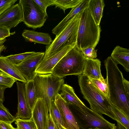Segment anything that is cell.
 Returning a JSON list of instances; mask_svg holds the SVG:
<instances>
[{
  "instance_id": "277c9868",
  "label": "cell",
  "mask_w": 129,
  "mask_h": 129,
  "mask_svg": "<svg viewBox=\"0 0 129 129\" xmlns=\"http://www.w3.org/2000/svg\"><path fill=\"white\" fill-rule=\"evenodd\" d=\"M81 11L76 15L66 26L56 36L50 45L46 46L42 61L51 57L68 45L76 46Z\"/></svg>"
},
{
  "instance_id": "3957f363",
  "label": "cell",
  "mask_w": 129,
  "mask_h": 129,
  "mask_svg": "<svg viewBox=\"0 0 129 129\" xmlns=\"http://www.w3.org/2000/svg\"><path fill=\"white\" fill-rule=\"evenodd\" d=\"M101 31L100 25L96 24L87 7L81 13L76 46L81 50L90 47L95 48Z\"/></svg>"
},
{
  "instance_id": "9a60e30c",
  "label": "cell",
  "mask_w": 129,
  "mask_h": 129,
  "mask_svg": "<svg viewBox=\"0 0 129 129\" xmlns=\"http://www.w3.org/2000/svg\"><path fill=\"white\" fill-rule=\"evenodd\" d=\"M89 0H82L78 5L72 8L70 13L52 30L56 36L58 35L77 14L87 6Z\"/></svg>"
},
{
  "instance_id": "1f68e13d",
  "label": "cell",
  "mask_w": 129,
  "mask_h": 129,
  "mask_svg": "<svg viewBox=\"0 0 129 129\" xmlns=\"http://www.w3.org/2000/svg\"><path fill=\"white\" fill-rule=\"evenodd\" d=\"M17 0H0V15L13 5Z\"/></svg>"
},
{
  "instance_id": "74e56055",
  "label": "cell",
  "mask_w": 129,
  "mask_h": 129,
  "mask_svg": "<svg viewBox=\"0 0 129 129\" xmlns=\"http://www.w3.org/2000/svg\"><path fill=\"white\" fill-rule=\"evenodd\" d=\"M6 49V47L3 44L0 46V53Z\"/></svg>"
},
{
  "instance_id": "ba28073f",
  "label": "cell",
  "mask_w": 129,
  "mask_h": 129,
  "mask_svg": "<svg viewBox=\"0 0 129 129\" xmlns=\"http://www.w3.org/2000/svg\"><path fill=\"white\" fill-rule=\"evenodd\" d=\"M23 13L22 22L28 27L34 29L44 25L47 14L34 0H20Z\"/></svg>"
},
{
  "instance_id": "e0dca14e",
  "label": "cell",
  "mask_w": 129,
  "mask_h": 129,
  "mask_svg": "<svg viewBox=\"0 0 129 129\" xmlns=\"http://www.w3.org/2000/svg\"><path fill=\"white\" fill-rule=\"evenodd\" d=\"M60 91V95L69 105H75L81 109L86 107L76 95L71 86L64 83L62 85Z\"/></svg>"
},
{
  "instance_id": "7a4b0ae2",
  "label": "cell",
  "mask_w": 129,
  "mask_h": 129,
  "mask_svg": "<svg viewBox=\"0 0 129 129\" xmlns=\"http://www.w3.org/2000/svg\"><path fill=\"white\" fill-rule=\"evenodd\" d=\"M78 82L81 92L89 103L90 109L100 115L105 114L116 121L108 98L93 86L90 79L82 74L78 75Z\"/></svg>"
},
{
  "instance_id": "4316f807",
  "label": "cell",
  "mask_w": 129,
  "mask_h": 129,
  "mask_svg": "<svg viewBox=\"0 0 129 129\" xmlns=\"http://www.w3.org/2000/svg\"><path fill=\"white\" fill-rule=\"evenodd\" d=\"M90 80L93 86L108 99V90L106 79L103 78L99 79Z\"/></svg>"
},
{
  "instance_id": "d6986e66",
  "label": "cell",
  "mask_w": 129,
  "mask_h": 129,
  "mask_svg": "<svg viewBox=\"0 0 129 129\" xmlns=\"http://www.w3.org/2000/svg\"><path fill=\"white\" fill-rule=\"evenodd\" d=\"M101 61L98 59L86 60L83 74L89 79L103 78L101 70Z\"/></svg>"
},
{
  "instance_id": "5bb4252c",
  "label": "cell",
  "mask_w": 129,
  "mask_h": 129,
  "mask_svg": "<svg viewBox=\"0 0 129 129\" xmlns=\"http://www.w3.org/2000/svg\"><path fill=\"white\" fill-rule=\"evenodd\" d=\"M18 104L16 118L29 119L32 116V110L29 107L25 92V83L16 82Z\"/></svg>"
},
{
  "instance_id": "6da1fadb",
  "label": "cell",
  "mask_w": 129,
  "mask_h": 129,
  "mask_svg": "<svg viewBox=\"0 0 129 129\" xmlns=\"http://www.w3.org/2000/svg\"><path fill=\"white\" fill-rule=\"evenodd\" d=\"M108 90V99L113 105L129 116V82L124 77L110 56L104 61Z\"/></svg>"
},
{
  "instance_id": "8d00e7d4",
  "label": "cell",
  "mask_w": 129,
  "mask_h": 129,
  "mask_svg": "<svg viewBox=\"0 0 129 129\" xmlns=\"http://www.w3.org/2000/svg\"><path fill=\"white\" fill-rule=\"evenodd\" d=\"M7 88V87L5 86L0 85V102L2 103L5 100L4 93Z\"/></svg>"
},
{
  "instance_id": "4fadbf2b",
  "label": "cell",
  "mask_w": 129,
  "mask_h": 129,
  "mask_svg": "<svg viewBox=\"0 0 129 129\" xmlns=\"http://www.w3.org/2000/svg\"><path fill=\"white\" fill-rule=\"evenodd\" d=\"M75 46L73 45H68L51 57L45 60L42 61L36 70L37 74H52L54 68L61 59Z\"/></svg>"
},
{
  "instance_id": "836d02e7",
  "label": "cell",
  "mask_w": 129,
  "mask_h": 129,
  "mask_svg": "<svg viewBox=\"0 0 129 129\" xmlns=\"http://www.w3.org/2000/svg\"><path fill=\"white\" fill-rule=\"evenodd\" d=\"M11 35L10 29L5 27L0 26V39L6 38Z\"/></svg>"
},
{
  "instance_id": "f546056e",
  "label": "cell",
  "mask_w": 129,
  "mask_h": 129,
  "mask_svg": "<svg viewBox=\"0 0 129 129\" xmlns=\"http://www.w3.org/2000/svg\"><path fill=\"white\" fill-rule=\"evenodd\" d=\"M17 81L16 79L8 74L0 71V85L11 88Z\"/></svg>"
},
{
  "instance_id": "484cf974",
  "label": "cell",
  "mask_w": 129,
  "mask_h": 129,
  "mask_svg": "<svg viewBox=\"0 0 129 129\" xmlns=\"http://www.w3.org/2000/svg\"><path fill=\"white\" fill-rule=\"evenodd\" d=\"M82 0H54L52 6L62 9L65 13L67 9L72 8L78 5Z\"/></svg>"
},
{
  "instance_id": "44dd1931",
  "label": "cell",
  "mask_w": 129,
  "mask_h": 129,
  "mask_svg": "<svg viewBox=\"0 0 129 129\" xmlns=\"http://www.w3.org/2000/svg\"><path fill=\"white\" fill-rule=\"evenodd\" d=\"M105 4L103 0H89L87 7L96 24L100 25Z\"/></svg>"
},
{
  "instance_id": "7c38bea8",
  "label": "cell",
  "mask_w": 129,
  "mask_h": 129,
  "mask_svg": "<svg viewBox=\"0 0 129 129\" xmlns=\"http://www.w3.org/2000/svg\"><path fill=\"white\" fill-rule=\"evenodd\" d=\"M55 102L59 110L63 126L65 129H79L76 119L69 105L58 93L56 97Z\"/></svg>"
},
{
  "instance_id": "83f0119b",
  "label": "cell",
  "mask_w": 129,
  "mask_h": 129,
  "mask_svg": "<svg viewBox=\"0 0 129 129\" xmlns=\"http://www.w3.org/2000/svg\"><path fill=\"white\" fill-rule=\"evenodd\" d=\"M16 129H38L31 118L29 119L16 118L15 121Z\"/></svg>"
},
{
  "instance_id": "cb8c5ba5",
  "label": "cell",
  "mask_w": 129,
  "mask_h": 129,
  "mask_svg": "<svg viewBox=\"0 0 129 129\" xmlns=\"http://www.w3.org/2000/svg\"><path fill=\"white\" fill-rule=\"evenodd\" d=\"M49 112L53 122L58 128L59 129H65L63 126L61 116L55 101L51 102Z\"/></svg>"
},
{
  "instance_id": "d4e9b609",
  "label": "cell",
  "mask_w": 129,
  "mask_h": 129,
  "mask_svg": "<svg viewBox=\"0 0 129 129\" xmlns=\"http://www.w3.org/2000/svg\"><path fill=\"white\" fill-rule=\"evenodd\" d=\"M37 53L34 51L28 52L17 54L11 55L5 57L13 64L16 65Z\"/></svg>"
},
{
  "instance_id": "f1b7e54d",
  "label": "cell",
  "mask_w": 129,
  "mask_h": 129,
  "mask_svg": "<svg viewBox=\"0 0 129 129\" xmlns=\"http://www.w3.org/2000/svg\"><path fill=\"white\" fill-rule=\"evenodd\" d=\"M15 117L12 115L3 103L0 102V121L12 123L15 121Z\"/></svg>"
},
{
  "instance_id": "f35d334b",
  "label": "cell",
  "mask_w": 129,
  "mask_h": 129,
  "mask_svg": "<svg viewBox=\"0 0 129 129\" xmlns=\"http://www.w3.org/2000/svg\"><path fill=\"white\" fill-rule=\"evenodd\" d=\"M6 40V38L0 39V46L3 45Z\"/></svg>"
},
{
  "instance_id": "d590c367",
  "label": "cell",
  "mask_w": 129,
  "mask_h": 129,
  "mask_svg": "<svg viewBox=\"0 0 129 129\" xmlns=\"http://www.w3.org/2000/svg\"><path fill=\"white\" fill-rule=\"evenodd\" d=\"M0 129H16L11 123L0 121Z\"/></svg>"
},
{
  "instance_id": "9c48e42d",
  "label": "cell",
  "mask_w": 129,
  "mask_h": 129,
  "mask_svg": "<svg viewBox=\"0 0 129 129\" xmlns=\"http://www.w3.org/2000/svg\"><path fill=\"white\" fill-rule=\"evenodd\" d=\"M44 52H37L19 64L16 65L27 82L34 80L37 74L36 68L43 59Z\"/></svg>"
},
{
  "instance_id": "603a6c76",
  "label": "cell",
  "mask_w": 129,
  "mask_h": 129,
  "mask_svg": "<svg viewBox=\"0 0 129 129\" xmlns=\"http://www.w3.org/2000/svg\"><path fill=\"white\" fill-rule=\"evenodd\" d=\"M111 108L115 117L117 124L124 127L126 129H129V116L111 104Z\"/></svg>"
},
{
  "instance_id": "2e32d148",
  "label": "cell",
  "mask_w": 129,
  "mask_h": 129,
  "mask_svg": "<svg viewBox=\"0 0 129 129\" xmlns=\"http://www.w3.org/2000/svg\"><path fill=\"white\" fill-rule=\"evenodd\" d=\"M0 70L17 81L24 83L27 82L17 66L7 59L5 57L0 56Z\"/></svg>"
},
{
  "instance_id": "60d3db41",
  "label": "cell",
  "mask_w": 129,
  "mask_h": 129,
  "mask_svg": "<svg viewBox=\"0 0 129 129\" xmlns=\"http://www.w3.org/2000/svg\"><path fill=\"white\" fill-rule=\"evenodd\" d=\"M116 129H117V128H116Z\"/></svg>"
},
{
  "instance_id": "4dcf8cb0",
  "label": "cell",
  "mask_w": 129,
  "mask_h": 129,
  "mask_svg": "<svg viewBox=\"0 0 129 129\" xmlns=\"http://www.w3.org/2000/svg\"><path fill=\"white\" fill-rule=\"evenodd\" d=\"M95 48L90 47L81 50L86 60L94 59L97 57V50Z\"/></svg>"
},
{
  "instance_id": "52a82bcc",
  "label": "cell",
  "mask_w": 129,
  "mask_h": 129,
  "mask_svg": "<svg viewBox=\"0 0 129 129\" xmlns=\"http://www.w3.org/2000/svg\"><path fill=\"white\" fill-rule=\"evenodd\" d=\"M73 109L72 111L79 129L98 128L102 129H116L115 124L110 123L103 116L87 107L83 109L71 105Z\"/></svg>"
},
{
  "instance_id": "8fae6325",
  "label": "cell",
  "mask_w": 129,
  "mask_h": 129,
  "mask_svg": "<svg viewBox=\"0 0 129 129\" xmlns=\"http://www.w3.org/2000/svg\"><path fill=\"white\" fill-rule=\"evenodd\" d=\"M49 109L42 98L37 99L32 110L31 118L38 129H47Z\"/></svg>"
},
{
  "instance_id": "ab89813d",
  "label": "cell",
  "mask_w": 129,
  "mask_h": 129,
  "mask_svg": "<svg viewBox=\"0 0 129 129\" xmlns=\"http://www.w3.org/2000/svg\"><path fill=\"white\" fill-rule=\"evenodd\" d=\"M89 129H101V128H89Z\"/></svg>"
},
{
  "instance_id": "30bf717a",
  "label": "cell",
  "mask_w": 129,
  "mask_h": 129,
  "mask_svg": "<svg viewBox=\"0 0 129 129\" xmlns=\"http://www.w3.org/2000/svg\"><path fill=\"white\" fill-rule=\"evenodd\" d=\"M23 13L21 7L18 3L14 5L0 15V26L10 29L22 22Z\"/></svg>"
},
{
  "instance_id": "5b68a950",
  "label": "cell",
  "mask_w": 129,
  "mask_h": 129,
  "mask_svg": "<svg viewBox=\"0 0 129 129\" xmlns=\"http://www.w3.org/2000/svg\"><path fill=\"white\" fill-rule=\"evenodd\" d=\"M86 59L81 50L76 46L68 52L53 69L52 74L60 78L82 74Z\"/></svg>"
},
{
  "instance_id": "ac0fdd59",
  "label": "cell",
  "mask_w": 129,
  "mask_h": 129,
  "mask_svg": "<svg viewBox=\"0 0 129 129\" xmlns=\"http://www.w3.org/2000/svg\"><path fill=\"white\" fill-rule=\"evenodd\" d=\"M22 36L27 42H34L48 45L53 41L49 34L33 30L24 29L22 33Z\"/></svg>"
},
{
  "instance_id": "ffe728a7",
  "label": "cell",
  "mask_w": 129,
  "mask_h": 129,
  "mask_svg": "<svg viewBox=\"0 0 129 129\" xmlns=\"http://www.w3.org/2000/svg\"><path fill=\"white\" fill-rule=\"evenodd\" d=\"M117 64H120L126 72L129 71V50L119 46H116L110 56Z\"/></svg>"
},
{
  "instance_id": "d6a6232c",
  "label": "cell",
  "mask_w": 129,
  "mask_h": 129,
  "mask_svg": "<svg viewBox=\"0 0 129 129\" xmlns=\"http://www.w3.org/2000/svg\"><path fill=\"white\" fill-rule=\"evenodd\" d=\"M34 1L47 14L46 10L48 7L52 6L54 0H34Z\"/></svg>"
},
{
  "instance_id": "7402d4cb",
  "label": "cell",
  "mask_w": 129,
  "mask_h": 129,
  "mask_svg": "<svg viewBox=\"0 0 129 129\" xmlns=\"http://www.w3.org/2000/svg\"><path fill=\"white\" fill-rule=\"evenodd\" d=\"M24 90L26 100L29 107L32 110L37 99L34 80L25 83Z\"/></svg>"
},
{
  "instance_id": "e575fe53",
  "label": "cell",
  "mask_w": 129,
  "mask_h": 129,
  "mask_svg": "<svg viewBox=\"0 0 129 129\" xmlns=\"http://www.w3.org/2000/svg\"><path fill=\"white\" fill-rule=\"evenodd\" d=\"M47 129H59L54 123L49 113Z\"/></svg>"
},
{
  "instance_id": "8992f818",
  "label": "cell",
  "mask_w": 129,
  "mask_h": 129,
  "mask_svg": "<svg viewBox=\"0 0 129 129\" xmlns=\"http://www.w3.org/2000/svg\"><path fill=\"white\" fill-rule=\"evenodd\" d=\"M34 80L37 98L43 99L49 110L51 102L55 101L56 95L64 84V79L56 77L52 74H37Z\"/></svg>"
}]
</instances>
